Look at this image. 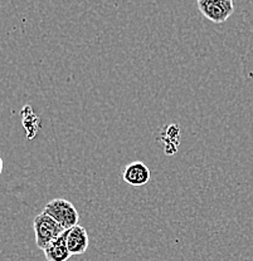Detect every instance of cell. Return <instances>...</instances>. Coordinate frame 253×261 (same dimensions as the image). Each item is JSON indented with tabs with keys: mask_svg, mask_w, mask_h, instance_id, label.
<instances>
[{
	"mask_svg": "<svg viewBox=\"0 0 253 261\" xmlns=\"http://www.w3.org/2000/svg\"><path fill=\"white\" fill-rule=\"evenodd\" d=\"M150 176L151 173L148 166L140 161L129 163L122 171V179L134 187H140L148 184L150 181Z\"/></svg>",
	"mask_w": 253,
	"mask_h": 261,
	"instance_id": "obj_4",
	"label": "cell"
},
{
	"mask_svg": "<svg viewBox=\"0 0 253 261\" xmlns=\"http://www.w3.org/2000/svg\"><path fill=\"white\" fill-rule=\"evenodd\" d=\"M50 215L52 219L56 220L62 227L70 230V228L77 226L80 221V215L73 203L64 198H54L45 205L44 211Z\"/></svg>",
	"mask_w": 253,
	"mask_h": 261,
	"instance_id": "obj_2",
	"label": "cell"
},
{
	"mask_svg": "<svg viewBox=\"0 0 253 261\" xmlns=\"http://www.w3.org/2000/svg\"><path fill=\"white\" fill-rule=\"evenodd\" d=\"M48 261H67L72 255L67 246V230L44 250Z\"/></svg>",
	"mask_w": 253,
	"mask_h": 261,
	"instance_id": "obj_6",
	"label": "cell"
},
{
	"mask_svg": "<svg viewBox=\"0 0 253 261\" xmlns=\"http://www.w3.org/2000/svg\"><path fill=\"white\" fill-rule=\"evenodd\" d=\"M34 233H35V244L38 249L44 251L50 245L56 240L57 238L66 232V228H63L54 219H52L50 215L45 212L38 215L33 221Z\"/></svg>",
	"mask_w": 253,
	"mask_h": 261,
	"instance_id": "obj_1",
	"label": "cell"
},
{
	"mask_svg": "<svg viewBox=\"0 0 253 261\" xmlns=\"http://www.w3.org/2000/svg\"><path fill=\"white\" fill-rule=\"evenodd\" d=\"M21 117H23V126L27 130V137L29 140H33L35 135L38 133V129L40 128V122L39 118L35 116V113L32 110V107L26 106L21 110Z\"/></svg>",
	"mask_w": 253,
	"mask_h": 261,
	"instance_id": "obj_7",
	"label": "cell"
},
{
	"mask_svg": "<svg viewBox=\"0 0 253 261\" xmlns=\"http://www.w3.org/2000/svg\"><path fill=\"white\" fill-rule=\"evenodd\" d=\"M3 167H4V163H3L2 157H0V175H2V172H3Z\"/></svg>",
	"mask_w": 253,
	"mask_h": 261,
	"instance_id": "obj_8",
	"label": "cell"
},
{
	"mask_svg": "<svg viewBox=\"0 0 253 261\" xmlns=\"http://www.w3.org/2000/svg\"><path fill=\"white\" fill-rule=\"evenodd\" d=\"M198 8L206 19L216 24L224 23L235 13L232 0H199Z\"/></svg>",
	"mask_w": 253,
	"mask_h": 261,
	"instance_id": "obj_3",
	"label": "cell"
},
{
	"mask_svg": "<svg viewBox=\"0 0 253 261\" xmlns=\"http://www.w3.org/2000/svg\"><path fill=\"white\" fill-rule=\"evenodd\" d=\"M89 239L86 228L83 226H77L67 230V246L71 255H82L88 247Z\"/></svg>",
	"mask_w": 253,
	"mask_h": 261,
	"instance_id": "obj_5",
	"label": "cell"
}]
</instances>
